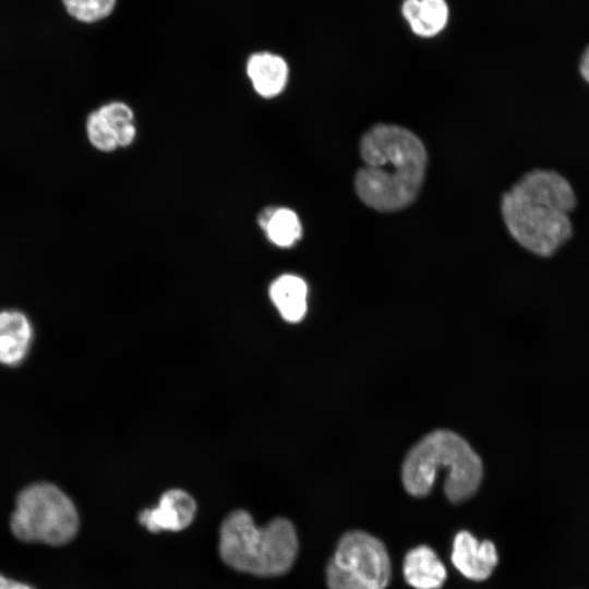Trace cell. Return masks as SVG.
Listing matches in <instances>:
<instances>
[{
	"instance_id": "1",
	"label": "cell",
	"mask_w": 589,
	"mask_h": 589,
	"mask_svg": "<svg viewBox=\"0 0 589 589\" xmlns=\"http://www.w3.org/2000/svg\"><path fill=\"white\" fill-rule=\"evenodd\" d=\"M359 151L363 166L356 172L354 190L363 204L377 212H396L416 200L428 154L412 131L376 123L363 133Z\"/></svg>"
},
{
	"instance_id": "2",
	"label": "cell",
	"mask_w": 589,
	"mask_h": 589,
	"mask_svg": "<svg viewBox=\"0 0 589 589\" xmlns=\"http://www.w3.org/2000/svg\"><path fill=\"white\" fill-rule=\"evenodd\" d=\"M577 200L568 180L553 170L526 172L506 191L501 213L512 238L539 256H551L573 235Z\"/></svg>"
},
{
	"instance_id": "3",
	"label": "cell",
	"mask_w": 589,
	"mask_h": 589,
	"mask_svg": "<svg viewBox=\"0 0 589 589\" xmlns=\"http://www.w3.org/2000/svg\"><path fill=\"white\" fill-rule=\"evenodd\" d=\"M299 541L293 524L276 517L259 527L245 509L230 512L219 527L218 552L230 568L257 577H278L290 570Z\"/></svg>"
},
{
	"instance_id": "4",
	"label": "cell",
	"mask_w": 589,
	"mask_h": 589,
	"mask_svg": "<svg viewBox=\"0 0 589 589\" xmlns=\"http://www.w3.org/2000/svg\"><path fill=\"white\" fill-rule=\"evenodd\" d=\"M446 470L444 492L452 503L470 498L482 479V462L458 434L437 430L425 435L408 453L401 471L406 491L416 497L428 495L437 473Z\"/></svg>"
},
{
	"instance_id": "5",
	"label": "cell",
	"mask_w": 589,
	"mask_h": 589,
	"mask_svg": "<svg viewBox=\"0 0 589 589\" xmlns=\"http://www.w3.org/2000/svg\"><path fill=\"white\" fill-rule=\"evenodd\" d=\"M79 514L72 500L57 485L36 482L17 495L10 527L24 542L58 546L70 542L79 530Z\"/></svg>"
},
{
	"instance_id": "6",
	"label": "cell",
	"mask_w": 589,
	"mask_h": 589,
	"mask_svg": "<svg viewBox=\"0 0 589 589\" xmlns=\"http://www.w3.org/2000/svg\"><path fill=\"white\" fill-rule=\"evenodd\" d=\"M390 574L384 543L365 531L352 530L339 539L325 576L328 589H386Z\"/></svg>"
},
{
	"instance_id": "7",
	"label": "cell",
	"mask_w": 589,
	"mask_h": 589,
	"mask_svg": "<svg viewBox=\"0 0 589 589\" xmlns=\"http://www.w3.org/2000/svg\"><path fill=\"white\" fill-rule=\"evenodd\" d=\"M196 513L197 504L194 497L183 489L173 488L161 494L155 507L143 509L137 520L152 533L178 532L193 522Z\"/></svg>"
},
{
	"instance_id": "8",
	"label": "cell",
	"mask_w": 589,
	"mask_h": 589,
	"mask_svg": "<svg viewBox=\"0 0 589 589\" xmlns=\"http://www.w3.org/2000/svg\"><path fill=\"white\" fill-rule=\"evenodd\" d=\"M450 560L466 578L483 581L497 566L498 554L492 541L480 542L469 531L461 530L454 538Z\"/></svg>"
},
{
	"instance_id": "9",
	"label": "cell",
	"mask_w": 589,
	"mask_h": 589,
	"mask_svg": "<svg viewBox=\"0 0 589 589\" xmlns=\"http://www.w3.org/2000/svg\"><path fill=\"white\" fill-rule=\"evenodd\" d=\"M33 339L29 320L20 311H0V363L17 365L26 357Z\"/></svg>"
},
{
	"instance_id": "10",
	"label": "cell",
	"mask_w": 589,
	"mask_h": 589,
	"mask_svg": "<svg viewBox=\"0 0 589 589\" xmlns=\"http://www.w3.org/2000/svg\"><path fill=\"white\" fill-rule=\"evenodd\" d=\"M247 74L259 95L272 98L284 91L288 82L289 68L283 57L261 51L248 59Z\"/></svg>"
},
{
	"instance_id": "11",
	"label": "cell",
	"mask_w": 589,
	"mask_h": 589,
	"mask_svg": "<svg viewBox=\"0 0 589 589\" xmlns=\"http://www.w3.org/2000/svg\"><path fill=\"white\" fill-rule=\"evenodd\" d=\"M271 302L287 323L302 321L308 312V285L294 274H283L269 285Z\"/></svg>"
},
{
	"instance_id": "12",
	"label": "cell",
	"mask_w": 589,
	"mask_h": 589,
	"mask_svg": "<svg viewBox=\"0 0 589 589\" xmlns=\"http://www.w3.org/2000/svg\"><path fill=\"white\" fill-rule=\"evenodd\" d=\"M400 13L410 31L422 38L442 33L449 20L446 0H402Z\"/></svg>"
},
{
	"instance_id": "13",
	"label": "cell",
	"mask_w": 589,
	"mask_h": 589,
	"mask_svg": "<svg viewBox=\"0 0 589 589\" xmlns=\"http://www.w3.org/2000/svg\"><path fill=\"white\" fill-rule=\"evenodd\" d=\"M404 576L414 589H440L446 580V568L429 545L411 549L404 560Z\"/></svg>"
},
{
	"instance_id": "14",
	"label": "cell",
	"mask_w": 589,
	"mask_h": 589,
	"mask_svg": "<svg viewBox=\"0 0 589 589\" xmlns=\"http://www.w3.org/2000/svg\"><path fill=\"white\" fill-rule=\"evenodd\" d=\"M262 228L268 239L280 248L293 245L302 233L298 215L286 207L273 208Z\"/></svg>"
},
{
	"instance_id": "15",
	"label": "cell",
	"mask_w": 589,
	"mask_h": 589,
	"mask_svg": "<svg viewBox=\"0 0 589 589\" xmlns=\"http://www.w3.org/2000/svg\"><path fill=\"white\" fill-rule=\"evenodd\" d=\"M98 110L115 131L118 147L132 144L136 135L132 109L124 103L112 101L101 106Z\"/></svg>"
},
{
	"instance_id": "16",
	"label": "cell",
	"mask_w": 589,
	"mask_h": 589,
	"mask_svg": "<svg viewBox=\"0 0 589 589\" xmlns=\"http://www.w3.org/2000/svg\"><path fill=\"white\" fill-rule=\"evenodd\" d=\"M61 3L71 19L91 24L111 15L117 0H61Z\"/></svg>"
},
{
	"instance_id": "17",
	"label": "cell",
	"mask_w": 589,
	"mask_h": 589,
	"mask_svg": "<svg viewBox=\"0 0 589 589\" xmlns=\"http://www.w3.org/2000/svg\"><path fill=\"white\" fill-rule=\"evenodd\" d=\"M86 131L91 144L101 152H112L118 147L115 131L97 109L89 113Z\"/></svg>"
},
{
	"instance_id": "18",
	"label": "cell",
	"mask_w": 589,
	"mask_h": 589,
	"mask_svg": "<svg viewBox=\"0 0 589 589\" xmlns=\"http://www.w3.org/2000/svg\"><path fill=\"white\" fill-rule=\"evenodd\" d=\"M0 589H35L34 587L0 575Z\"/></svg>"
},
{
	"instance_id": "19",
	"label": "cell",
	"mask_w": 589,
	"mask_h": 589,
	"mask_svg": "<svg viewBox=\"0 0 589 589\" xmlns=\"http://www.w3.org/2000/svg\"><path fill=\"white\" fill-rule=\"evenodd\" d=\"M579 72L584 80L589 83V46L585 49L580 62H579Z\"/></svg>"
}]
</instances>
